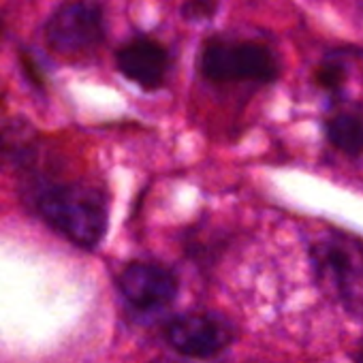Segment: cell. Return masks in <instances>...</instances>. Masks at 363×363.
Here are the masks:
<instances>
[{"label":"cell","mask_w":363,"mask_h":363,"mask_svg":"<svg viewBox=\"0 0 363 363\" xmlns=\"http://www.w3.org/2000/svg\"><path fill=\"white\" fill-rule=\"evenodd\" d=\"M43 220L82 248H94L107 231V208L99 191L79 184L45 186L37 197Z\"/></svg>","instance_id":"1"},{"label":"cell","mask_w":363,"mask_h":363,"mask_svg":"<svg viewBox=\"0 0 363 363\" xmlns=\"http://www.w3.org/2000/svg\"><path fill=\"white\" fill-rule=\"evenodd\" d=\"M318 282L350 314L363 316V244L342 235L327 233L310 248Z\"/></svg>","instance_id":"2"},{"label":"cell","mask_w":363,"mask_h":363,"mask_svg":"<svg viewBox=\"0 0 363 363\" xmlns=\"http://www.w3.org/2000/svg\"><path fill=\"white\" fill-rule=\"evenodd\" d=\"M199 67L214 84H269L278 75L274 52L250 39L218 37L208 41Z\"/></svg>","instance_id":"3"},{"label":"cell","mask_w":363,"mask_h":363,"mask_svg":"<svg viewBox=\"0 0 363 363\" xmlns=\"http://www.w3.org/2000/svg\"><path fill=\"white\" fill-rule=\"evenodd\" d=\"M48 43L62 56H82L96 50L105 37L103 11L90 0L62 5L45 26Z\"/></svg>","instance_id":"4"},{"label":"cell","mask_w":363,"mask_h":363,"mask_svg":"<svg viewBox=\"0 0 363 363\" xmlns=\"http://www.w3.org/2000/svg\"><path fill=\"white\" fill-rule=\"evenodd\" d=\"M167 342L182 354L208 359L223 352L235 337L233 325L212 312L182 314L167 325Z\"/></svg>","instance_id":"5"},{"label":"cell","mask_w":363,"mask_h":363,"mask_svg":"<svg viewBox=\"0 0 363 363\" xmlns=\"http://www.w3.org/2000/svg\"><path fill=\"white\" fill-rule=\"evenodd\" d=\"M122 297L139 312H156L169 306L177 293L175 276L156 263H130L120 274Z\"/></svg>","instance_id":"6"},{"label":"cell","mask_w":363,"mask_h":363,"mask_svg":"<svg viewBox=\"0 0 363 363\" xmlns=\"http://www.w3.org/2000/svg\"><path fill=\"white\" fill-rule=\"evenodd\" d=\"M116 62L126 79L145 90L160 88L171 67L169 52L160 43L145 37L133 39L124 48H120L116 54Z\"/></svg>","instance_id":"7"},{"label":"cell","mask_w":363,"mask_h":363,"mask_svg":"<svg viewBox=\"0 0 363 363\" xmlns=\"http://www.w3.org/2000/svg\"><path fill=\"white\" fill-rule=\"evenodd\" d=\"M327 137L331 145L348 156L363 152V118L354 111H342L327 122Z\"/></svg>","instance_id":"8"},{"label":"cell","mask_w":363,"mask_h":363,"mask_svg":"<svg viewBox=\"0 0 363 363\" xmlns=\"http://www.w3.org/2000/svg\"><path fill=\"white\" fill-rule=\"evenodd\" d=\"M218 5V0H189L186 5V16L189 18H210Z\"/></svg>","instance_id":"9"},{"label":"cell","mask_w":363,"mask_h":363,"mask_svg":"<svg viewBox=\"0 0 363 363\" xmlns=\"http://www.w3.org/2000/svg\"><path fill=\"white\" fill-rule=\"evenodd\" d=\"M357 361H359V363H363V348H361V350L357 352Z\"/></svg>","instance_id":"10"}]
</instances>
